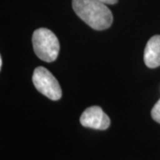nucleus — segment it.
<instances>
[{
	"mask_svg": "<svg viewBox=\"0 0 160 160\" xmlns=\"http://www.w3.org/2000/svg\"><path fill=\"white\" fill-rule=\"evenodd\" d=\"M75 13L95 30L109 29L113 22L112 12L100 0H72Z\"/></svg>",
	"mask_w": 160,
	"mask_h": 160,
	"instance_id": "obj_1",
	"label": "nucleus"
},
{
	"mask_svg": "<svg viewBox=\"0 0 160 160\" xmlns=\"http://www.w3.org/2000/svg\"><path fill=\"white\" fill-rule=\"evenodd\" d=\"M32 45L36 55L40 60L52 62L57 59L60 43L57 37L50 29L46 28L36 29L32 35Z\"/></svg>",
	"mask_w": 160,
	"mask_h": 160,
	"instance_id": "obj_2",
	"label": "nucleus"
},
{
	"mask_svg": "<svg viewBox=\"0 0 160 160\" xmlns=\"http://www.w3.org/2000/svg\"><path fill=\"white\" fill-rule=\"evenodd\" d=\"M32 82L38 91L52 101H58L62 96L61 86L51 72L44 67H38L34 70Z\"/></svg>",
	"mask_w": 160,
	"mask_h": 160,
	"instance_id": "obj_3",
	"label": "nucleus"
},
{
	"mask_svg": "<svg viewBox=\"0 0 160 160\" xmlns=\"http://www.w3.org/2000/svg\"><path fill=\"white\" fill-rule=\"evenodd\" d=\"M80 123L85 127L96 130H106L110 125V119L101 107L92 106L82 113Z\"/></svg>",
	"mask_w": 160,
	"mask_h": 160,
	"instance_id": "obj_4",
	"label": "nucleus"
},
{
	"mask_svg": "<svg viewBox=\"0 0 160 160\" xmlns=\"http://www.w3.org/2000/svg\"><path fill=\"white\" fill-rule=\"evenodd\" d=\"M144 63L150 69L160 66V36H153L148 41L144 50Z\"/></svg>",
	"mask_w": 160,
	"mask_h": 160,
	"instance_id": "obj_5",
	"label": "nucleus"
},
{
	"mask_svg": "<svg viewBox=\"0 0 160 160\" xmlns=\"http://www.w3.org/2000/svg\"><path fill=\"white\" fill-rule=\"evenodd\" d=\"M151 117L156 122L160 124V99L151 109Z\"/></svg>",
	"mask_w": 160,
	"mask_h": 160,
	"instance_id": "obj_6",
	"label": "nucleus"
},
{
	"mask_svg": "<svg viewBox=\"0 0 160 160\" xmlns=\"http://www.w3.org/2000/svg\"><path fill=\"white\" fill-rule=\"evenodd\" d=\"M100 1H102V2L105 3V4H109V5H115L116 3H118V0H100Z\"/></svg>",
	"mask_w": 160,
	"mask_h": 160,
	"instance_id": "obj_7",
	"label": "nucleus"
},
{
	"mask_svg": "<svg viewBox=\"0 0 160 160\" xmlns=\"http://www.w3.org/2000/svg\"><path fill=\"white\" fill-rule=\"evenodd\" d=\"M2 66H3V59L0 56V69H2Z\"/></svg>",
	"mask_w": 160,
	"mask_h": 160,
	"instance_id": "obj_8",
	"label": "nucleus"
}]
</instances>
